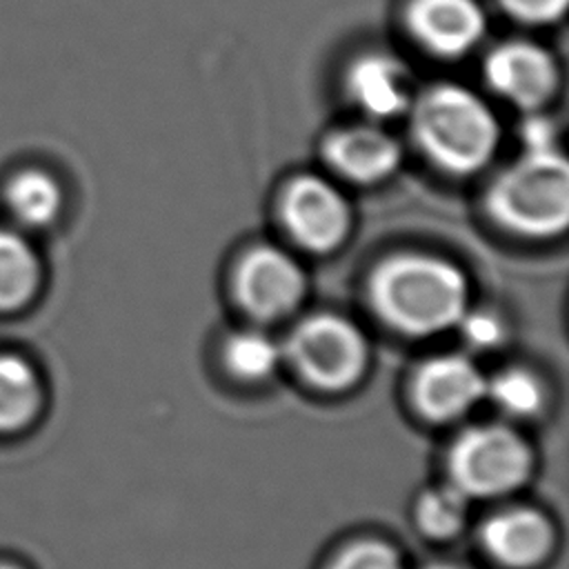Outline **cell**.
<instances>
[{"mask_svg":"<svg viewBox=\"0 0 569 569\" xmlns=\"http://www.w3.org/2000/svg\"><path fill=\"white\" fill-rule=\"evenodd\" d=\"M371 305L393 329L409 336H433L458 322L467 309V282L451 262L400 253L371 276Z\"/></svg>","mask_w":569,"mask_h":569,"instance_id":"obj_1","label":"cell"},{"mask_svg":"<svg viewBox=\"0 0 569 569\" xmlns=\"http://www.w3.org/2000/svg\"><path fill=\"white\" fill-rule=\"evenodd\" d=\"M411 131L422 153L451 176L482 169L500 142L491 107L453 82L436 84L411 102Z\"/></svg>","mask_w":569,"mask_h":569,"instance_id":"obj_2","label":"cell"},{"mask_svg":"<svg viewBox=\"0 0 569 569\" xmlns=\"http://www.w3.org/2000/svg\"><path fill=\"white\" fill-rule=\"evenodd\" d=\"M496 222L520 236L547 238L569 220V167L560 151H525L487 191Z\"/></svg>","mask_w":569,"mask_h":569,"instance_id":"obj_3","label":"cell"},{"mask_svg":"<svg viewBox=\"0 0 569 569\" xmlns=\"http://www.w3.org/2000/svg\"><path fill=\"white\" fill-rule=\"evenodd\" d=\"M527 445L507 427H471L449 451L451 482L465 496L491 498L516 489L529 473Z\"/></svg>","mask_w":569,"mask_h":569,"instance_id":"obj_4","label":"cell"},{"mask_svg":"<svg viewBox=\"0 0 569 569\" xmlns=\"http://www.w3.org/2000/svg\"><path fill=\"white\" fill-rule=\"evenodd\" d=\"M287 353L305 380L327 391L353 385L367 362V345L358 327L329 313L302 320L289 336Z\"/></svg>","mask_w":569,"mask_h":569,"instance_id":"obj_5","label":"cell"},{"mask_svg":"<svg viewBox=\"0 0 569 569\" xmlns=\"http://www.w3.org/2000/svg\"><path fill=\"white\" fill-rule=\"evenodd\" d=\"M280 211L291 238L309 251L338 247L351 222L345 196L318 176L293 178L282 193Z\"/></svg>","mask_w":569,"mask_h":569,"instance_id":"obj_6","label":"cell"},{"mask_svg":"<svg viewBox=\"0 0 569 569\" xmlns=\"http://www.w3.org/2000/svg\"><path fill=\"white\" fill-rule=\"evenodd\" d=\"M485 78L507 102L525 111H538L558 87V67L540 44L509 40L485 58Z\"/></svg>","mask_w":569,"mask_h":569,"instance_id":"obj_7","label":"cell"},{"mask_svg":"<svg viewBox=\"0 0 569 569\" xmlns=\"http://www.w3.org/2000/svg\"><path fill=\"white\" fill-rule=\"evenodd\" d=\"M233 287L240 305L251 316L271 320L298 305L305 276L289 253L276 247H256L238 264Z\"/></svg>","mask_w":569,"mask_h":569,"instance_id":"obj_8","label":"cell"},{"mask_svg":"<svg viewBox=\"0 0 569 569\" xmlns=\"http://www.w3.org/2000/svg\"><path fill=\"white\" fill-rule=\"evenodd\" d=\"M405 18L413 40L445 58L471 51L487 29L478 0H411Z\"/></svg>","mask_w":569,"mask_h":569,"instance_id":"obj_9","label":"cell"},{"mask_svg":"<svg viewBox=\"0 0 569 569\" xmlns=\"http://www.w3.org/2000/svg\"><path fill=\"white\" fill-rule=\"evenodd\" d=\"M487 380L462 356H440L420 367L413 378V400L431 420H451L485 396Z\"/></svg>","mask_w":569,"mask_h":569,"instance_id":"obj_10","label":"cell"},{"mask_svg":"<svg viewBox=\"0 0 569 569\" xmlns=\"http://www.w3.org/2000/svg\"><path fill=\"white\" fill-rule=\"evenodd\" d=\"M345 91L369 120H391L411 107L409 71L382 51L358 56L345 73Z\"/></svg>","mask_w":569,"mask_h":569,"instance_id":"obj_11","label":"cell"},{"mask_svg":"<svg viewBox=\"0 0 569 569\" xmlns=\"http://www.w3.org/2000/svg\"><path fill=\"white\" fill-rule=\"evenodd\" d=\"M327 164L342 178L356 182H376L396 171L402 158L398 140L376 124H353L327 136Z\"/></svg>","mask_w":569,"mask_h":569,"instance_id":"obj_12","label":"cell"},{"mask_svg":"<svg viewBox=\"0 0 569 569\" xmlns=\"http://www.w3.org/2000/svg\"><path fill=\"white\" fill-rule=\"evenodd\" d=\"M480 538L493 560L505 567L525 569L547 556L551 529L538 511L507 509L485 522Z\"/></svg>","mask_w":569,"mask_h":569,"instance_id":"obj_13","label":"cell"},{"mask_svg":"<svg viewBox=\"0 0 569 569\" xmlns=\"http://www.w3.org/2000/svg\"><path fill=\"white\" fill-rule=\"evenodd\" d=\"M40 402L33 369L18 356L0 353V431L24 427Z\"/></svg>","mask_w":569,"mask_h":569,"instance_id":"obj_14","label":"cell"},{"mask_svg":"<svg viewBox=\"0 0 569 569\" xmlns=\"http://www.w3.org/2000/svg\"><path fill=\"white\" fill-rule=\"evenodd\" d=\"M38 284V258L29 242L0 229V309L11 311L24 305Z\"/></svg>","mask_w":569,"mask_h":569,"instance_id":"obj_15","label":"cell"},{"mask_svg":"<svg viewBox=\"0 0 569 569\" xmlns=\"http://www.w3.org/2000/svg\"><path fill=\"white\" fill-rule=\"evenodd\" d=\"M7 202L13 218L27 227H44L60 211L62 193L53 178L42 171H24L11 180Z\"/></svg>","mask_w":569,"mask_h":569,"instance_id":"obj_16","label":"cell"},{"mask_svg":"<svg viewBox=\"0 0 569 569\" xmlns=\"http://www.w3.org/2000/svg\"><path fill=\"white\" fill-rule=\"evenodd\" d=\"M280 347L262 331H240L224 347L227 367L244 380H262L280 362Z\"/></svg>","mask_w":569,"mask_h":569,"instance_id":"obj_17","label":"cell"},{"mask_svg":"<svg viewBox=\"0 0 569 569\" xmlns=\"http://www.w3.org/2000/svg\"><path fill=\"white\" fill-rule=\"evenodd\" d=\"M485 393L498 405L500 411L518 418L536 413L545 398L536 376L525 369H502L487 382Z\"/></svg>","mask_w":569,"mask_h":569,"instance_id":"obj_18","label":"cell"},{"mask_svg":"<svg viewBox=\"0 0 569 569\" xmlns=\"http://www.w3.org/2000/svg\"><path fill=\"white\" fill-rule=\"evenodd\" d=\"M467 498L469 496H465L453 482L425 493L418 507V520L422 529L436 538L456 533L465 522Z\"/></svg>","mask_w":569,"mask_h":569,"instance_id":"obj_19","label":"cell"},{"mask_svg":"<svg viewBox=\"0 0 569 569\" xmlns=\"http://www.w3.org/2000/svg\"><path fill=\"white\" fill-rule=\"evenodd\" d=\"M331 569H402V565L391 547L365 540L345 549Z\"/></svg>","mask_w":569,"mask_h":569,"instance_id":"obj_20","label":"cell"},{"mask_svg":"<svg viewBox=\"0 0 569 569\" xmlns=\"http://www.w3.org/2000/svg\"><path fill=\"white\" fill-rule=\"evenodd\" d=\"M467 345L473 349H491L502 340V322L487 311H462L456 322Z\"/></svg>","mask_w":569,"mask_h":569,"instance_id":"obj_21","label":"cell"},{"mask_svg":"<svg viewBox=\"0 0 569 569\" xmlns=\"http://www.w3.org/2000/svg\"><path fill=\"white\" fill-rule=\"evenodd\" d=\"M498 2L511 18L527 24L556 22L567 9V0H498Z\"/></svg>","mask_w":569,"mask_h":569,"instance_id":"obj_22","label":"cell"},{"mask_svg":"<svg viewBox=\"0 0 569 569\" xmlns=\"http://www.w3.org/2000/svg\"><path fill=\"white\" fill-rule=\"evenodd\" d=\"M527 113L529 116L520 127V140L525 151H560L556 127L551 124V120H547L538 111H527Z\"/></svg>","mask_w":569,"mask_h":569,"instance_id":"obj_23","label":"cell"},{"mask_svg":"<svg viewBox=\"0 0 569 569\" xmlns=\"http://www.w3.org/2000/svg\"><path fill=\"white\" fill-rule=\"evenodd\" d=\"M425 569H458V567H453V565H429Z\"/></svg>","mask_w":569,"mask_h":569,"instance_id":"obj_24","label":"cell"},{"mask_svg":"<svg viewBox=\"0 0 569 569\" xmlns=\"http://www.w3.org/2000/svg\"><path fill=\"white\" fill-rule=\"evenodd\" d=\"M0 569H16V567H11V565H0Z\"/></svg>","mask_w":569,"mask_h":569,"instance_id":"obj_25","label":"cell"}]
</instances>
